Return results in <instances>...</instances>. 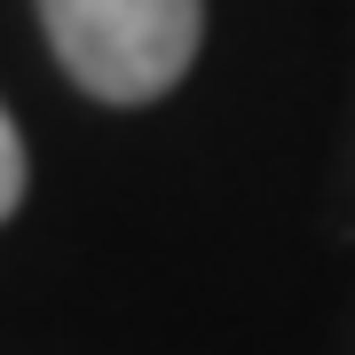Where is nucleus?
I'll use <instances>...</instances> for the list:
<instances>
[{
    "label": "nucleus",
    "mask_w": 355,
    "mask_h": 355,
    "mask_svg": "<svg viewBox=\"0 0 355 355\" xmlns=\"http://www.w3.org/2000/svg\"><path fill=\"white\" fill-rule=\"evenodd\" d=\"M16 198H24V142H16V119L0 111V221L16 214Z\"/></svg>",
    "instance_id": "nucleus-2"
},
{
    "label": "nucleus",
    "mask_w": 355,
    "mask_h": 355,
    "mask_svg": "<svg viewBox=\"0 0 355 355\" xmlns=\"http://www.w3.org/2000/svg\"><path fill=\"white\" fill-rule=\"evenodd\" d=\"M40 24L95 103H158L205 40V0H40Z\"/></svg>",
    "instance_id": "nucleus-1"
}]
</instances>
